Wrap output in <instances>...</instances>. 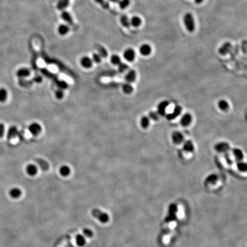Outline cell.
Listing matches in <instances>:
<instances>
[{"instance_id": "1", "label": "cell", "mask_w": 247, "mask_h": 247, "mask_svg": "<svg viewBox=\"0 0 247 247\" xmlns=\"http://www.w3.org/2000/svg\"><path fill=\"white\" fill-rule=\"evenodd\" d=\"M183 23L186 30L189 33H193L196 29L195 17L191 13H186L183 17Z\"/></svg>"}, {"instance_id": "2", "label": "cell", "mask_w": 247, "mask_h": 247, "mask_svg": "<svg viewBox=\"0 0 247 247\" xmlns=\"http://www.w3.org/2000/svg\"><path fill=\"white\" fill-rule=\"evenodd\" d=\"M28 130L30 134L34 136H36L40 134L42 132V126L39 123L34 122L29 125Z\"/></svg>"}, {"instance_id": "3", "label": "cell", "mask_w": 247, "mask_h": 247, "mask_svg": "<svg viewBox=\"0 0 247 247\" xmlns=\"http://www.w3.org/2000/svg\"><path fill=\"white\" fill-rule=\"evenodd\" d=\"M136 54L135 50L131 48L126 49L123 53L124 59H125L126 61H128L130 63L134 61V60L136 59Z\"/></svg>"}, {"instance_id": "4", "label": "cell", "mask_w": 247, "mask_h": 247, "mask_svg": "<svg viewBox=\"0 0 247 247\" xmlns=\"http://www.w3.org/2000/svg\"><path fill=\"white\" fill-rule=\"evenodd\" d=\"M215 150L220 153H226L230 151V146L228 143L226 142H218L214 146Z\"/></svg>"}, {"instance_id": "5", "label": "cell", "mask_w": 247, "mask_h": 247, "mask_svg": "<svg viewBox=\"0 0 247 247\" xmlns=\"http://www.w3.org/2000/svg\"><path fill=\"white\" fill-rule=\"evenodd\" d=\"M152 52V46L147 43H144L142 44L139 48V52L142 56H149L151 55Z\"/></svg>"}, {"instance_id": "6", "label": "cell", "mask_w": 247, "mask_h": 247, "mask_svg": "<svg viewBox=\"0 0 247 247\" xmlns=\"http://www.w3.org/2000/svg\"><path fill=\"white\" fill-rule=\"evenodd\" d=\"M80 65L85 69H89L92 67L93 62L91 58L88 56H84L80 59Z\"/></svg>"}, {"instance_id": "7", "label": "cell", "mask_w": 247, "mask_h": 247, "mask_svg": "<svg viewBox=\"0 0 247 247\" xmlns=\"http://www.w3.org/2000/svg\"><path fill=\"white\" fill-rule=\"evenodd\" d=\"M184 135L178 131H175L173 132L171 136L172 141L175 144H180L183 142L184 140Z\"/></svg>"}, {"instance_id": "8", "label": "cell", "mask_w": 247, "mask_h": 247, "mask_svg": "<svg viewBox=\"0 0 247 247\" xmlns=\"http://www.w3.org/2000/svg\"><path fill=\"white\" fill-rule=\"evenodd\" d=\"M182 112V108L180 105H177L175 107L173 112L167 115V118L169 120H172L177 118Z\"/></svg>"}, {"instance_id": "9", "label": "cell", "mask_w": 247, "mask_h": 247, "mask_svg": "<svg viewBox=\"0 0 247 247\" xmlns=\"http://www.w3.org/2000/svg\"><path fill=\"white\" fill-rule=\"evenodd\" d=\"M232 48V44L230 42H224L222 46L218 48V52L222 56L227 55Z\"/></svg>"}, {"instance_id": "10", "label": "cell", "mask_w": 247, "mask_h": 247, "mask_svg": "<svg viewBox=\"0 0 247 247\" xmlns=\"http://www.w3.org/2000/svg\"><path fill=\"white\" fill-rule=\"evenodd\" d=\"M25 171L29 176H34L37 174L38 168L35 164H29L25 168Z\"/></svg>"}, {"instance_id": "11", "label": "cell", "mask_w": 247, "mask_h": 247, "mask_svg": "<svg viewBox=\"0 0 247 247\" xmlns=\"http://www.w3.org/2000/svg\"><path fill=\"white\" fill-rule=\"evenodd\" d=\"M192 121V117L190 113H185L180 119L181 125L183 126L189 125Z\"/></svg>"}, {"instance_id": "12", "label": "cell", "mask_w": 247, "mask_h": 247, "mask_svg": "<svg viewBox=\"0 0 247 247\" xmlns=\"http://www.w3.org/2000/svg\"><path fill=\"white\" fill-rule=\"evenodd\" d=\"M136 77H137L136 71H135L134 69H130L127 71L125 76V79L126 83H133L136 80Z\"/></svg>"}, {"instance_id": "13", "label": "cell", "mask_w": 247, "mask_h": 247, "mask_svg": "<svg viewBox=\"0 0 247 247\" xmlns=\"http://www.w3.org/2000/svg\"><path fill=\"white\" fill-rule=\"evenodd\" d=\"M169 105L167 101H163L161 102L157 106V113L161 116H164L166 114V110Z\"/></svg>"}, {"instance_id": "14", "label": "cell", "mask_w": 247, "mask_h": 247, "mask_svg": "<svg viewBox=\"0 0 247 247\" xmlns=\"http://www.w3.org/2000/svg\"><path fill=\"white\" fill-rule=\"evenodd\" d=\"M30 74L31 71H30V69L26 68H20L16 72L17 77L20 79H24L26 77H28L30 75Z\"/></svg>"}, {"instance_id": "15", "label": "cell", "mask_w": 247, "mask_h": 247, "mask_svg": "<svg viewBox=\"0 0 247 247\" xmlns=\"http://www.w3.org/2000/svg\"><path fill=\"white\" fill-rule=\"evenodd\" d=\"M142 19L138 16H134L130 18V24L134 28H138L142 24Z\"/></svg>"}, {"instance_id": "16", "label": "cell", "mask_w": 247, "mask_h": 247, "mask_svg": "<svg viewBox=\"0 0 247 247\" xmlns=\"http://www.w3.org/2000/svg\"><path fill=\"white\" fill-rule=\"evenodd\" d=\"M18 133V130L15 126H10L7 132V138L8 139H13L16 138Z\"/></svg>"}, {"instance_id": "17", "label": "cell", "mask_w": 247, "mask_h": 247, "mask_svg": "<svg viewBox=\"0 0 247 247\" xmlns=\"http://www.w3.org/2000/svg\"><path fill=\"white\" fill-rule=\"evenodd\" d=\"M61 18L64 21L66 22L69 25H73L74 22L73 18L71 17V14L67 11H63L61 13Z\"/></svg>"}, {"instance_id": "18", "label": "cell", "mask_w": 247, "mask_h": 247, "mask_svg": "<svg viewBox=\"0 0 247 247\" xmlns=\"http://www.w3.org/2000/svg\"><path fill=\"white\" fill-rule=\"evenodd\" d=\"M70 30V28L67 24H61L59 25L57 28L58 33L61 36H65L67 34Z\"/></svg>"}, {"instance_id": "19", "label": "cell", "mask_w": 247, "mask_h": 247, "mask_svg": "<svg viewBox=\"0 0 247 247\" xmlns=\"http://www.w3.org/2000/svg\"><path fill=\"white\" fill-rule=\"evenodd\" d=\"M71 172L70 167L66 165H62L59 169V173L61 176L63 177H67L69 176Z\"/></svg>"}, {"instance_id": "20", "label": "cell", "mask_w": 247, "mask_h": 247, "mask_svg": "<svg viewBox=\"0 0 247 247\" xmlns=\"http://www.w3.org/2000/svg\"><path fill=\"white\" fill-rule=\"evenodd\" d=\"M183 149L187 152H192L195 149V145L191 140H187L184 142Z\"/></svg>"}, {"instance_id": "21", "label": "cell", "mask_w": 247, "mask_h": 247, "mask_svg": "<svg viewBox=\"0 0 247 247\" xmlns=\"http://www.w3.org/2000/svg\"><path fill=\"white\" fill-rule=\"evenodd\" d=\"M232 154L233 155L235 159L237 161H241L244 158V154L243 151L239 148H235L232 150Z\"/></svg>"}, {"instance_id": "22", "label": "cell", "mask_w": 247, "mask_h": 247, "mask_svg": "<svg viewBox=\"0 0 247 247\" xmlns=\"http://www.w3.org/2000/svg\"><path fill=\"white\" fill-rule=\"evenodd\" d=\"M70 4V0H59L57 4V8L59 10H63L67 8Z\"/></svg>"}, {"instance_id": "23", "label": "cell", "mask_w": 247, "mask_h": 247, "mask_svg": "<svg viewBox=\"0 0 247 247\" xmlns=\"http://www.w3.org/2000/svg\"><path fill=\"white\" fill-rule=\"evenodd\" d=\"M9 194H10V196H11V197H12L13 199H16L21 196L22 191H21V189L18 188H13L10 189V191L9 192Z\"/></svg>"}, {"instance_id": "24", "label": "cell", "mask_w": 247, "mask_h": 247, "mask_svg": "<svg viewBox=\"0 0 247 247\" xmlns=\"http://www.w3.org/2000/svg\"><path fill=\"white\" fill-rule=\"evenodd\" d=\"M97 50L98 51V54L100 55L101 57L103 58H106L108 56V51L106 49V48H104L102 45H97L96 46Z\"/></svg>"}, {"instance_id": "25", "label": "cell", "mask_w": 247, "mask_h": 247, "mask_svg": "<svg viewBox=\"0 0 247 247\" xmlns=\"http://www.w3.org/2000/svg\"><path fill=\"white\" fill-rule=\"evenodd\" d=\"M75 243L79 247H84L86 244L85 237L82 235H77L75 237Z\"/></svg>"}, {"instance_id": "26", "label": "cell", "mask_w": 247, "mask_h": 247, "mask_svg": "<svg viewBox=\"0 0 247 247\" xmlns=\"http://www.w3.org/2000/svg\"><path fill=\"white\" fill-rule=\"evenodd\" d=\"M8 97V93L5 88H0V102H5Z\"/></svg>"}, {"instance_id": "27", "label": "cell", "mask_w": 247, "mask_h": 247, "mask_svg": "<svg viewBox=\"0 0 247 247\" xmlns=\"http://www.w3.org/2000/svg\"><path fill=\"white\" fill-rule=\"evenodd\" d=\"M122 89L123 92L125 93V94H128V95L132 93L133 91V87L132 86L130 83H126L122 85Z\"/></svg>"}, {"instance_id": "28", "label": "cell", "mask_w": 247, "mask_h": 247, "mask_svg": "<svg viewBox=\"0 0 247 247\" xmlns=\"http://www.w3.org/2000/svg\"><path fill=\"white\" fill-rule=\"evenodd\" d=\"M218 107L222 111H226L229 109L230 105L228 102L225 100H221L218 102Z\"/></svg>"}, {"instance_id": "29", "label": "cell", "mask_w": 247, "mask_h": 247, "mask_svg": "<svg viewBox=\"0 0 247 247\" xmlns=\"http://www.w3.org/2000/svg\"><path fill=\"white\" fill-rule=\"evenodd\" d=\"M120 23L122 26H123L125 28H129L130 24V19L129 17H128L126 15H122V17H120Z\"/></svg>"}, {"instance_id": "30", "label": "cell", "mask_w": 247, "mask_h": 247, "mask_svg": "<svg viewBox=\"0 0 247 247\" xmlns=\"http://www.w3.org/2000/svg\"><path fill=\"white\" fill-rule=\"evenodd\" d=\"M110 63L113 64V65H119L122 63V59L121 57L118 55H113L110 57Z\"/></svg>"}, {"instance_id": "31", "label": "cell", "mask_w": 247, "mask_h": 247, "mask_svg": "<svg viewBox=\"0 0 247 247\" xmlns=\"http://www.w3.org/2000/svg\"><path fill=\"white\" fill-rule=\"evenodd\" d=\"M99 216H97L98 220L102 223H106L109 221V217L108 214L104 212H100Z\"/></svg>"}, {"instance_id": "32", "label": "cell", "mask_w": 247, "mask_h": 247, "mask_svg": "<svg viewBox=\"0 0 247 247\" xmlns=\"http://www.w3.org/2000/svg\"><path fill=\"white\" fill-rule=\"evenodd\" d=\"M150 124V120L149 118L147 116H143L140 120V125L143 128L145 129L147 128Z\"/></svg>"}, {"instance_id": "33", "label": "cell", "mask_w": 247, "mask_h": 247, "mask_svg": "<svg viewBox=\"0 0 247 247\" xmlns=\"http://www.w3.org/2000/svg\"><path fill=\"white\" fill-rule=\"evenodd\" d=\"M118 6L122 10H125L129 7L130 4V0H120L118 1Z\"/></svg>"}, {"instance_id": "34", "label": "cell", "mask_w": 247, "mask_h": 247, "mask_svg": "<svg viewBox=\"0 0 247 247\" xmlns=\"http://www.w3.org/2000/svg\"><path fill=\"white\" fill-rule=\"evenodd\" d=\"M118 71H119L120 73H124L125 71L128 70L129 66L127 65L126 63H124L122 62L119 65H118Z\"/></svg>"}, {"instance_id": "35", "label": "cell", "mask_w": 247, "mask_h": 247, "mask_svg": "<svg viewBox=\"0 0 247 247\" xmlns=\"http://www.w3.org/2000/svg\"><path fill=\"white\" fill-rule=\"evenodd\" d=\"M237 168L241 172H245L247 171V164L241 161H239L237 163Z\"/></svg>"}, {"instance_id": "36", "label": "cell", "mask_w": 247, "mask_h": 247, "mask_svg": "<svg viewBox=\"0 0 247 247\" xmlns=\"http://www.w3.org/2000/svg\"><path fill=\"white\" fill-rule=\"evenodd\" d=\"M55 96L56 98L58 100H61L64 97V90L58 88L55 92Z\"/></svg>"}, {"instance_id": "37", "label": "cell", "mask_w": 247, "mask_h": 247, "mask_svg": "<svg viewBox=\"0 0 247 247\" xmlns=\"http://www.w3.org/2000/svg\"><path fill=\"white\" fill-rule=\"evenodd\" d=\"M97 4L100 5L101 7L104 9H107L109 8V3L104 0H94Z\"/></svg>"}, {"instance_id": "38", "label": "cell", "mask_w": 247, "mask_h": 247, "mask_svg": "<svg viewBox=\"0 0 247 247\" xmlns=\"http://www.w3.org/2000/svg\"><path fill=\"white\" fill-rule=\"evenodd\" d=\"M92 60L93 63L99 64V63H100L101 62L102 57H101L100 55H99V54L95 53L93 54Z\"/></svg>"}, {"instance_id": "39", "label": "cell", "mask_w": 247, "mask_h": 247, "mask_svg": "<svg viewBox=\"0 0 247 247\" xmlns=\"http://www.w3.org/2000/svg\"><path fill=\"white\" fill-rule=\"evenodd\" d=\"M57 86L59 89L64 90V89H65L66 88H67L68 84L65 81L60 80L57 83Z\"/></svg>"}, {"instance_id": "40", "label": "cell", "mask_w": 247, "mask_h": 247, "mask_svg": "<svg viewBox=\"0 0 247 247\" xmlns=\"http://www.w3.org/2000/svg\"><path fill=\"white\" fill-rule=\"evenodd\" d=\"M83 234L85 237H87L88 238H91L93 235L92 230L89 228H85L83 230Z\"/></svg>"}, {"instance_id": "41", "label": "cell", "mask_w": 247, "mask_h": 247, "mask_svg": "<svg viewBox=\"0 0 247 247\" xmlns=\"http://www.w3.org/2000/svg\"><path fill=\"white\" fill-rule=\"evenodd\" d=\"M218 180V176L216 175H211L208 177L207 178V181L209 183H214Z\"/></svg>"}, {"instance_id": "42", "label": "cell", "mask_w": 247, "mask_h": 247, "mask_svg": "<svg viewBox=\"0 0 247 247\" xmlns=\"http://www.w3.org/2000/svg\"><path fill=\"white\" fill-rule=\"evenodd\" d=\"M159 114H158V113L152 112L149 113V117L151 119H152L153 120H157L159 119Z\"/></svg>"}, {"instance_id": "43", "label": "cell", "mask_w": 247, "mask_h": 247, "mask_svg": "<svg viewBox=\"0 0 247 247\" xmlns=\"http://www.w3.org/2000/svg\"><path fill=\"white\" fill-rule=\"evenodd\" d=\"M5 131V126L2 123H0V137H2L4 135Z\"/></svg>"}, {"instance_id": "44", "label": "cell", "mask_w": 247, "mask_h": 247, "mask_svg": "<svg viewBox=\"0 0 247 247\" xmlns=\"http://www.w3.org/2000/svg\"><path fill=\"white\" fill-rule=\"evenodd\" d=\"M33 81L36 83H41L42 81V77L40 75H37L34 77Z\"/></svg>"}, {"instance_id": "45", "label": "cell", "mask_w": 247, "mask_h": 247, "mask_svg": "<svg viewBox=\"0 0 247 247\" xmlns=\"http://www.w3.org/2000/svg\"><path fill=\"white\" fill-rule=\"evenodd\" d=\"M204 1V0H195V2L197 5L201 4V3L203 2Z\"/></svg>"}, {"instance_id": "46", "label": "cell", "mask_w": 247, "mask_h": 247, "mask_svg": "<svg viewBox=\"0 0 247 247\" xmlns=\"http://www.w3.org/2000/svg\"><path fill=\"white\" fill-rule=\"evenodd\" d=\"M109 1L113 2V3H118L120 0H109Z\"/></svg>"}]
</instances>
